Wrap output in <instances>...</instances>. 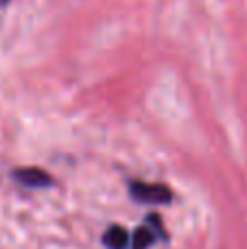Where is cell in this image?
Listing matches in <instances>:
<instances>
[{
	"label": "cell",
	"mask_w": 247,
	"mask_h": 249,
	"mask_svg": "<svg viewBox=\"0 0 247 249\" xmlns=\"http://www.w3.org/2000/svg\"><path fill=\"white\" fill-rule=\"evenodd\" d=\"M129 193L134 199L144 203H169L173 199L169 186L164 184H149V181H131Z\"/></svg>",
	"instance_id": "6da1fadb"
},
{
	"label": "cell",
	"mask_w": 247,
	"mask_h": 249,
	"mask_svg": "<svg viewBox=\"0 0 247 249\" xmlns=\"http://www.w3.org/2000/svg\"><path fill=\"white\" fill-rule=\"evenodd\" d=\"M13 179L20 181V184L26 186V188H46V186L53 184V177L48 175L46 171L35 168V166L18 168V171H13Z\"/></svg>",
	"instance_id": "7a4b0ae2"
},
{
	"label": "cell",
	"mask_w": 247,
	"mask_h": 249,
	"mask_svg": "<svg viewBox=\"0 0 247 249\" xmlns=\"http://www.w3.org/2000/svg\"><path fill=\"white\" fill-rule=\"evenodd\" d=\"M103 243L109 249H125L127 243H129V234H127L125 230L121 228V225H112V228L105 232Z\"/></svg>",
	"instance_id": "3957f363"
},
{
	"label": "cell",
	"mask_w": 247,
	"mask_h": 249,
	"mask_svg": "<svg viewBox=\"0 0 247 249\" xmlns=\"http://www.w3.org/2000/svg\"><path fill=\"white\" fill-rule=\"evenodd\" d=\"M156 238H158L156 232H151V230H147V228H138L134 232V236H131V247L134 249H149L153 243H156Z\"/></svg>",
	"instance_id": "277c9868"
},
{
	"label": "cell",
	"mask_w": 247,
	"mask_h": 249,
	"mask_svg": "<svg viewBox=\"0 0 247 249\" xmlns=\"http://www.w3.org/2000/svg\"><path fill=\"white\" fill-rule=\"evenodd\" d=\"M9 2V0H0V4H7Z\"/></svg>",
	"instance_id": "5b68a950"
}]
</instances>
